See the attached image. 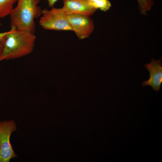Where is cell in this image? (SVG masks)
I'll return each mask as SVG.
<instances>
[{
	"label": "cell",
	"instance_id": "7a4b0ae2",
	"mask_svg": "<svg viewBox=\"0 0 162 162\" xmlns=\"http://www.w3.org/2000/svg\"><path fill=\"white\" fill-rule=\"evenodd\" d=\"M40 0H17V4L10 15V26L17 30L28 31L34 34L35 19L41 15L38 5Z\"/></svg>",
	"mask_w": 162,
	"mask_h": 162
},
{
	"label": "cell",
	"instance_id": "6da1fadb",
	"mask_svg": "<svg viewBox=\"0 0 162 162\" xmlns=\"http://www.w3.org/2000/svg\"><path fill=\"white\" fill-rule=\"evenodd\" d=\"M6 36L2 60L16 59L30 54L33 51L36 36L26 30L11 27Z\"/></svg>",
	"mask_w": 162,
	"mask_h": 162
},
{
	"label": "cell",
	"instance_id": "9c48e42d",
	"mask_svg": "<svg viewBox=\"0 0 162 162\" xmlns=\"http://www.w3.org/2000/svg\"><path fill=\"white\" fill-rule=\"evenodd\" d=\"M90 5L94 8L106 11L110 8L111 4L109 0H88Z\"/></svg>",
	"mask_w": 162,
	"mask_h": 162
},
{
	"label": "cell",
	"instance_id": "8992f818",
	"mask_svg": "<svg viewBox=\"0 0 162 162\" xmlns=\"http://www.w3.org/2000/svg\"><path fill=\"white\" fill-rule=\"evenodd\" d=\"M161 60L162 57L157 60L152 58L150 63L144 65L149 73L150 77L141 84L143 86H151L157 92L160 90L162 83Z\"/></svg>",
	"mask_w": 162,
	"mask_h": 162
},
{
	"label": "cell",
	"instance_id": "52a82bcc",
	"mask_svg": "<svg viewBox=\"0 0 162 162\" xmlns=\"http://www.w3.org/2000/svg\"><path fill=\"white\" fill-rule=\"evenodd\" d=\"M62 8L67 15L81 14L91 16L97 10L91 6L88 0H63Z\"/></svg>",
	"mask_w": 162,
	"mask_h": 162
},
{
	"label": "cell",
	"instance_id": "5bb4252c",
	"mask_svg": "<svg viewBox=\"0 0 162 162\" xmlns=\"http://www.w3.org/2000/svg\"><path fill=\"white\" fill-rule=\"evenodd\" d=\"M2 25V23H1V22H0V27Z\"/></svg>",
	"mask_w": 162,
	"mask_h": 162
},
{
	"label": "cell",
	"instance_id": "8fae6325",
	"mask_svg": "<svg viewBox=\"0 0 162 162\" xmlns=\"http://www.w3.org/2000/svg\"><path fill=\"white\" fill-rule=\"evenodd\" d=\"M9 32V31L4 32L0 33V42L3 41L5 40L6 36Z\"/></svg>",
	"mask_w": 162,
	"mask_h": 162
},
{
	"label": "cell",
	"instance_id": "4fadbf2b",
	"mask_svg": "<svg viewBox=\"0 0 162 162\" xmlns=\"http://www.w3.org/2000/svg\"><path fill=\"white\" fill-rule=\"evenodd\" d=\"M48 2L49 5V6L50 7H53L55 3L58 0H46Z\"/></svg>",
	"mask_w": 162,
	"mask_h": 162
},
{
	"label": "cell",
	"instance_id": "7c38bea8",
	"mask_svg": "<svg viewBox=\"0 0 162 162\" xmlns=\"http://www.w3.org/2000/svg\"><path fill=\"white\" fill-rule=\"evenodd\" d=\"M5 40L3 41L0 42V62L2 60V56L4 46Z\"/></svg>",
	"mask_w": 162,
	"mask_h": 162
},
{
	"label": "cell",
	"instance_id": "ba28073f",
	"mask_svg": "<svg viewBox=\"0 0 162 162\" xmlns=\"http://www.w3.org/2000/svg\"><path fill=\"white\" fill-rule=\"evenodd\" d=\"M17 0H0V18L10 16Z\"/></svg>",
	"mask_w": 162,
	"mask_h": 162
},
{
	"label": "cell",
	"instance_id": "277c9868",
	"mask_svg": "<svg viewBox=\"0 0 162 162\" xmlns=\"http://www.w3.org/2000/svg\"><path fill=\"white\" fill-rule=\"evenodd\" d=\"M16 129L14 120L0 121V162H9L18 158L10 141L11 134Z\"/></svg>",
	"mask_w": 162,
	"mask_h": 162
},
{
	"label": "cell",
	"instance_id": "3957f363",
	"mask_svg": "<svg viewBox=\"0 0 162 162\" xmlns=\"http://www.w3.org/2000/svg\"><path fill=\"white\" fill-rule=\"evenodd\" d=\"M42 16L39 22L44 29L56 31H72L62 8L42 10Z\"/></svg>",
	"mask_w": 162,
	"mask_h": 162
},
{
	"label": "cell",
	"instance_id": "5b68a950",
	"mask_svg": "<svg viewBox=\"0 0 162 162\" xmlns=\"http://www.w3.org/2000/svg\"><path fill=\"white\" fill-rule=\"evenodd\" d=\"M68 22L79 39L89 37L93 32L94 25L90 16L78 14L67 15Z\"/></svg>",
	"mask_w": 162,
	"mask_h": 162
},
{
	"label": "cell",
	"instance_id": "30bf717a",
	"mask_svg": "<svg viewBox=\"0 0 162 162\" xmlns=\"http://www.w3.org/2000/svg\"><path fill=\"white\" fill-rule=\"evenodd\" d=\"M139 3L140 10L141 13L146 14L149 11L153 4L152 0H136Z\"/></svg>",
	"mask_w": 162,
	"mask_h": 162
}]
</instances>
